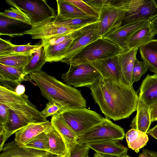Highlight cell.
Masks as SVG:
<instances>
[{"label":"cell","instance_id":"1","mask_svg":"<svg viewBox=\"0 0 157 157\" xmlns=\"http://www.w3.org/2000/svg\"><path fill=\"white\" fill-rule=\"evenodd\" d=\"M91 94L106 118L118 121L136 110L139 96L133 86L101 75L90 87Z\"/></svg>","mask_w":157,"mask_h":157},{"label":"cell","instance_id":"2","mask_svg":"<svg viewBox=\"0 0 157 157\" xmlns=\"http://www.w3.org/2000/svg\"><path fill=\"white\" fill-rule=\"evenodd\" d=\"M0 103L8 109V122L0 127V138L3 144L11 135L21 128L32 123L48 120L29 100L25 93L19 95L13 88L0 85Z\"/></svg>","mask_w":157,"mask_h":157},{"label":"cell","instance_id":"3","mask_svg":"<svg viewBox=\"0 0 157 157\" xmlns=\"http://www.w3.org/2000/svg\"><path fill=\"white\" fill-rule=\"evenodd\" d=\"M29 76L39 87L41 95L49 102L60 105L63 110L86 107V100L80 91L75 88L42 70Z\"/></svg>","mask_w":157,"mask_h":157},{"label":"cell","instance_id":"4","mask_svg":"<svg viewBox=\"0 0 157 157\" xmlns=\"http://www.w3.org/2000/svg\"><path fill=\"white\" fill-rule=\"evenodd\" d=\"M124 50L107 39L101 37L87 45L71 59H64L61 62L69 66L90 64L97 59L117 55Z\"/></svg>","mask_w":157,"mask_h":157},{"label":"cell","instance_id":"5","mask_svg":"<svg viewBox=\"0 0 157 157\" xmlns=\"http://www.w3.org/2000/svg\"><path fill=\"white\" fill-rule=\"evenodd\" d=\"M58 114L78 138L93 126L101 122L104 118L96 112L86 108L63 110Z\"/></svg>","mask_w":157,"mask_h":157},{"label":"cell","instance_id":"6","mask_svg":"<svg viewBox=\"0 0 157 157\" xmlns=\"http://www.w3.org/2000/svg\"><path fill=\"white\" fill-rule=\"evenodd\" d=\"M6 3L20 9L29 19L32 26L51 22L56 15L54 10L44 0H6Z\"/></svg>","mask_w":157,"mask_h":157},{"label":"cell","instance_id":"7","mask_svg":"<svg viewBox=\"0 0 157 157\" xmlns=\"http://www.w3.org/2000/svg\"><path fill=\"white\" fill-rule=\"evenodd\" d=\"M126 11L123 0H105L98 12L99 36L103 37L121 27Z\"/></svg>","mask_w":157,"mask_h":157},{"label":"cell","instance_id":"8","mask_svg":"<svg viewBox=\"0 0 157 157\" xmlns=\"http://www.w3.org/2000/svg\"><path fill=\"white\" fill-rule=\"evenodd\" d=\"M124 129L108 118H104L100 122L89 129L78 137L77 142L85 144L99 141L121 140L125 137Z\"/></svg>","mask_w":157,"mask_h":157},{"label":"cell","instance_id":"9","mask_svg":"<svg viewBox=\"0 0 157 157\" xmlns=\"http://www.w3.org/2000/svg\"><path fill=\"white\" fill-rule=\"evenodd\" d=\"M126 10L121 25L144 20L157 15V6L153 0H123Z\"/></svg>","mask_w":157,"mask_h":157},{"label":"cell","instance_id":"10","mask_svg":"<svg viewBox=\"0 0 157 157\" xmlns=\"http://www.w3.org/2000/svg\"><path fill=\"white\" fill-rule=\"evenodd\" d=\"M101 75L90 64L70 66L68 71L62 75L65 84L74 87H90L99 78Z\"/></svg>","mask_w":157,"mask_h":157},{"label":"cell","instance_id":"11","mask_svg":"<svg viewBox=\"0 0 157 157\" xmlns=\"http://www.w3.org/2000/svg\"><path fill=\"white\" fill-rule=\"evenodd\" d=\"M98 21L78 30L77 34L65 53L63 59H71L87 45L101 38L98 34Z\"/></svg>","mask_w":157,"mask_h":157},{"label":"cell","instance_id":"12","mask_svg":"<svg viewBox=\"0 0 157 157\" xmlns=\"http://www.w3.org/2000/svg\"><path fill=\"white\" fill-rule=\"evenodd\" d=\"M144 20L121 25L106 34L103 37L119 46L124 50L127 49L129 39L137 30L149 23Z\"/></svg>","mask_w":157,"mask_h":157},{"label":"cell","instance_id":"13","mask_svg":"<svg viewBox=\"0 0 157 157\" xmlns=\"http://www.w3.org/2000/svg\"><path fill=\"white\" fill-rule=\"evenodd\" d=\"M0 157H61L48 151L20 146L14 140L5 144Z\"/></svg>","mask_w":157,"mask_h":157},{"label":"cell","instance_id":"14","mask_svg":"<svg viewBox=\"0 0 157 157\" xmlns=\"http://www.w3.org/2000/svg\"><path fill=\"white\" fill-rule=\"evenodd\" d=\"M75 31L66 27L56 25L52 21L32 26L30 29L25 31L23 34L29 35L33 39L42 40Z\"/></svg>","mask_w":157,"mask_h":157},{"label":"cell","instance_id":"15","mask_svg":"<svg viewBox=\"0 0 157 157\" xmlns=\"http://www.w3.org/2000/svg\"><path fill=\"white\" fill-rule=\"evenodd\" d=\"M139 48L127 49L118 55L121 71V82L128 86H133L132 71Z\"/></svg>","mask_w":157,"mask_h":157},{"label":"cell","instance_id":"16","mask_svg":"<svg viewBox=\"0 0 157 157\" xmlns=\"http://www.w3.org/2000/svg\"><path fill=\"white\" fill-rule=\"evenodd\" d=\"M90 64L103 77L112 78L121 82V71L118 55L104 59H97Z\"/></svg>","mask_w":157,"mask_h":157},{"label":"cell","instance_id":"17","mask_svg":"<svg viewBox=\"0 0 157 157\" xmlns=\"http://www.w3.org/2000/svg\"><path fill=\"white\" fill-rule=\"evenodd\" d=\"M52 126L51 122L46 121L29 124L15 133L14 141L22 146L31 139L44 132Z\"/></svg>","mask_w":157,"mask_h":157},{"label":"cell","instance_id":"18","mask_svg":"<svg viewBox=\"0 0 157 157\" xmlns=\"http://www.w3.org/2000/svg\"><path fill=\"white\" fill-rule=\"evenodd\" d=\"M85 144L96 153L118 157L127 154L128 151V148L118 140H104L88 143Z\"/></svg>","mask_w":157,"mask_h":157},{"label":"cell","instance_id":"19","mask_svg":"<svg viewBox=\"0 0 157 157\" xmlns=\"http://www.w3.org/2000/svg\"><path fill=\"white\" fill-rule=\"evenodd\" d=\"M52 125L61 135L67 145L69 153L73 149L76 144L78 137L59 114L52 117Z\"/></svg>","mask_w":157,"mask_h":157},{"label":"cell","instance_id":"20","mask_svg":"<svg viewBox=\"0 0 157 157\" xmlns=\"http://www.w3.org/2000/svg\"><path fill=\"white\" fill-rule=\"evenodd\" d=\"M136 111V115L132 120L130 126L147 133L151 122L150 107L139 98Z\"/></svg>","mask_w":157,"mask_h":157},{"label":"cell","instance_id":"21","mask_svg":"<svg viewBox=\"0 0 157 157\" xmlns=\"http://www.w3.org/2000/svg\"><path fill=\"white\" fill-rule=\"evenodd\" d=\"M146 104L151 107L157 99V74H148L142 82L138 95Z\"/></svg>","mask_w":157,"mask_h":157},{"label":"cell","instance_id":"22","mask_svg":"<svg viewBox=\"0 0 157 157\" xmlns=\"http://www.w3.org/2000/svg\"><path fill=\"white\" fill-rule=\"evenodd\" d=\"M78 30L75 31L63 41L56 45L44 48L46 62L51 63L61 61L65 53L76 36Z\"/></svg>","mask_w":157,"mask_h":157},{"label":"cell","instance_id":"23","mask_svg":"<svg viewBox=\"0 0 157 157\" xmlns=\"http://www.w3.org/2000/svg\"><path fill=\"white\" fill-rule=\"evenodd\" d=\"M45 132L48 140L49 152L61 157L70 156L63 138L52 125Z\"/></svg>","mask_w":157,"mask_h":157},{"label":"cell","instance_id":"24","mask_svg":"<svg viewBox=\"0 0 157 157\" xmlns=\"http://www.w3.org/2000/svg\"><path fill=\"white\" fill-rule=\"evenodd\" d=\"M57 14L52 22H56L67 19L88 16L78 7L66 0H57Z\"/></svg>","mask_w":157,"mask_h":157},{"label":"cell","instance_id":"25","mask_svg":"<svg viewBox=\"0 0 157 157\" xmlns=\"http://www.w3.org/2000/svg\"><path fill=\"white\" fill-rule=\"evenodd\" d=\"M141 58L148 65L149 70L157 74V39H153L138 49Z\"/></svg>","mask_w":157,"mask_h":157},{"label":"cell","instance_id":"26","mask_svg":"<svg viewBox=\"0 0 157 157\" xmlns=\"http://www.w3.org/2000/svg\"><path fill=\"white\" fill-rule=\"evenodd\" d=\"M28 75L24 68L16 67L0 63V80L21 83Z\"/></svg>","mask_w":157,"mask_h":157},{"label":"cell","instance_id":"27","mask_svg":"<svg viewBox=\"0 0 157 157\" xmlns=\"http://www.w3.org/2000/svg\"><path fill=\"white\" fill-rule=\"evenodd\" d=\"M125 137L128 147L136 153H138L141 148L145 146L148 140L146 133L133 128L127 132Z\"/></svg>","mask_w":157,"mask_h":157},{"label":"cell","instance_id":"28","mask_svg":"<svg viewBox=\"0 0 157 157\" xmlns=\"http://www.w3.org/2000/svg\"><path fill=\"white\" fill-rule=\"evenodd\" d=\"M153 37L149 23L136 32L128 41L127 49L139 48L152 40Z\"/></svg>","mask_w":157,"mask_h":157},{"label":"cell","instance_id":"29","mask_svg":"<svg viewBox=\"0 0 157 157\" xmlns=\"http://www.w3.org/2000/svg\"><path fill=\"white\" fill-rule=\"evenodd\" d=\"M33 55L31 59L24 68L25 72L28 75L41 71L43 66L46 62L45 53L41 44Z\"/></svg>","mask_w":157,"mask_h":157},{"label":"cell","instance_id":"30","mask_svg":"<svg viewBox=\"0 0 157 157\" xmlns=\"http://www.w3.org/2000/svg\"><path fill=\"white\" fill-rule=\"evenodd\" d=\"M98 21V18L89 16L71 19L56 22V25L66 27L74 30H77L83 27Z\"/></svg>","mask_w":157,"mask_h":157},{"label":"cell","instance_id":"31","mask_svg":"<svg viewBox=\"0 0 157 157\" xmlns=\"http://www.w3.org/2000/svg\"><path fill=\"white\" fill-rule=\"evenodd\" d=\"M33 56V54L24 56H0V63L7 66L24 68Z\"/></svg>","mask_w":157,"mask_h":157},{"label":"cell","instance_id":"32","mask_svg":"<svg viewBox=\"0 0 157 157\" xmlns=\"http://www.w3.org/2000/svg\"><path fill=\"white\" fill-rule=\"evenodd\" d=\"M21 146L49 151V141L45 132L38 135L31 139L25 145Z\"/></svg>","mask_w":157,"mask_h":157},{"label":"cell","instance_id":"33","mask_svg":"<svg viewBox=\"0 0 157 157\" xmlns=\"http://www.w3.org/2000/svg\"><path fill=\"white\" fill-rule=\"evenodd\" d=\"M40 44L31 45L30 43L23 45H15L7 51L0 54V56H24L33 54Z\"/></svg>","mask_w":157,"mask_h":157},{"label":"cell","instance_id":"34","mask_svg":"<svg viewBox=\"0 0 157 157\" xmlns=\"http://www.w3.org/2000/svg\"><path fill=\"white\" fill-rule=\"evenodd\" d=\"M0 16L31 25L30 21L26 14L17 8L12 7L6 9L0 12Z\"/></svg>","mask_w":157,"mask_h":157},{"label":"cell","instance_id":"35","mask_svg":"<svg viewBox=\"0 0 157 157\" xmlns=\"http://www.w3.org/2000/svg\"><path fill=\"white\" fill-rule=\"evenodd\" d=\"M149 69L147 64L144 61H140L136 58L132 71V82H136L139 81L141 76L145 74Z\"/></svg>","mask_w":157,"mask_h":157},{"label":"cell","instance_id":"36","mask_svg":"<svg viewBox=\"0 0 157 157\" xmlns=\"http://www.w3.org/2000/svg\"><path fill=\"white\" fill-rule=\"evenodd\" d=\"M76 6L88 16L98 18L99 13L84 1L81 0H66Z\"/></svg>","mask_w":157,"mask_h":157},{"label":"cell","instance_id":"37","mask_svg":"<svg viewBox=\"0 0 157 157\" xmlns=\"http://www.w3.org/2000/svg\"><path fill=\"white\" fill-rule=\"evenodd\" d=\"M63 110L62 106L55 103L49 102L46 104L45 108L41 112L43 116L45 118L49 116H53L57 115Z\"/></svg>","mask_w":157,"mask_h":157},{"label":"cell","instance_id":"38","mask_svg":"<svg viewBox=\"0 0 157 157\" xmlns=\"http://www.w3.org/2000/svg\"><path fill=\"white\" fill-rule=\"evenodd\" d=\"M73 32L58 35L45 40H41V44L43 45L44 48L57 44L65 40L69 37Z\"/></svg>","mask_w":157,"mask_h":157},{"label":"cell","instance_id":"39","mask_svg":"<svg viewBox=\"0 0 157 157\" xmlns=\"http://www.w3.org/2000/svg\"><path fill=\"white\" fill-rule=\"evenodd\" d=\"M89 150L90 148L85 144L77 143L68 157H87Z\"/></svg>","mask_w":157,"mask_h":157},{"label":"cell","instance_id":"40","mask_svg":"<svg viewBox=\"0 0 157 157\" xmlns=\"http://www.w3.org/2000/svg\"><path fill=\"white\" fill-rule=\"evenodd\" d=\"M9 118L8 109L3 104L0 103V127L6 124L8 122Z\"/></svg>","mask_w":157,"mask_h":157},{"label":"cell","instance_id":"41","mask_svg":"<svg viewBox=\"0 0 157 157\" xmlns=\"http://www.w3.org/2000/svg\"><path fill=\"white\" fill-rule=\"evenodd\" d=\"M84 1L98 13L105 0H86Z\"/></svg>","mask_w":157,"mask_h":157},{"label":"cell","instance_id":"42","mask_svg":"<svg viewBox=\"0 0 157 157\" xmlns=\"http://www.w3.org/2000/svg\"><path fill=\"white\" fill-rule=\"evenodd\" d=\"M14 45L10 40H5L0 38V54L7 51Z\"/></svg>","mask_w":157,"mask_h":157},{"label":"cell","instance_id":"43","mask_svg":"<svg viewBox=\"0 0 157 157\" xmlns=\"http://www.w3.org/2000/svg\"><path fill=\"white\" fill-rule=\"evenodd\" d=\"M20 22L16 20L0 16V29H3L6 28L9 25L17 23Z\"/></svg>","mask_w":157,"mask_h":157},{"label":"cell","instance_id":"44","mask_svg":"<svg viewBox=\"0 0 157 157\" xmlns=\"http://www.w3.org/2000/svg\"><path fill=\"white\" fill-rule=\"evenodd\" d=\"M149 24L153 38L157 34V15L149 21Z\"/></svg>","mask_w":157,"mask_h":157},{"label":"cell","instance_id":"45","mask_svg":"<svg viewBox=\"0 0 157 157\" xmlns=\"http://www.w3.org/2000/svg\"><path fill=\"white\" fill-rule=\"evenodd\" d=\"M151 122L157 121V99L150 107Z\"/></svg>","mask_w":157,"mask_h":157},{"label":"cell","instance_id":"46","mask_svg":"<svg viewBox=\"0 0 157 157\" xmlns=\"http://www.w3.org/2000/svg\"><path fill=\"white\" fill-rule=\"evenodd\" d=\"M146 134L157 140V124L153 128L149 129Z\"/></svg>","mask_w":157,"mask_h":157},{"label":"cell","instance_id":"47","mask_svg":"<svg viewBox=\"0 0 157 157\" xmlns=\"http://www.w3.org/2000/svg\"><path fill=\"white\" fill-rule=\"evenodd\" d=\"M25 86L21 84L18 85L15 89V92L19 95H21L25 93Z\"/></svg>","mask_w":157,"mask_h":157},{"label":"cell","instance_id":"48","mask_svg":"<svg viewBox=\"0 0 157 157\" xmlns=\"http://www.w3.org/2000/svg\"><path fill=\"white\" fill-rule=\"evenodd\" d=\"M147 154L148 157H157V152L143 149V150Z\"/></svg>","mask_w":157,"mask_h":157},{"label":"cell","instance_id":"49","mask_svg":"<svg viewBox=\"0 0 157 157\" xmlns=\"http://www.w3.org/2000/svg\"><path fill=\"white\" fill-rule=\"evenodd\" d=\"M93 157H118L107 155H104L96 153L94 154Z\"/></svg>","mask_w":157,"mask_h":157},{"label":"cell","instance_id":"50","mask_svg":"<svg viewBox=\"0 0 157 157\" xmlns=\"http://www.w3.org/2000/svg\"><path fill=\"white\" fill-rule=\"evenodd\" d=\"M138 157H148L147 154L144 151H142L141 153H140Z\"/></svg>","mask_w":157,"mask_h":157},{"label":"cell","instance_id":"51","mask_svg":"<svg viewBox=\"0 0 157 157\" xmlns=\"http://www.w3.org/2000/svg\"><path fill=\"white\" fill-rule=\"evenodd\" d=\"M130 157L127 154H126V155H123L122 156H121V157Z\"/></svg>","mask_w":157,"mask_h":157},{"label":"cell","instance_id":"52","mask_svg":"<svg viewBox=\"0 0 157 157\" xmlns=\"http://www.w3.org/2000/svg\"><path fill=\"white\" fill-rule=\"evenodd\" d=\"M153 1L157 6V0H153Z\"/></svg>","mask_w":157,"mask_h":157}]
</instances>
